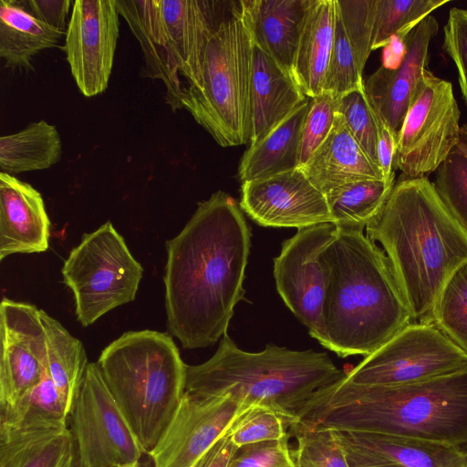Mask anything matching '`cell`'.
Listing matches in <instances>:
<instances>
[{"mask_svg": "<svg viewBox=\"0 0 467 467\" xmlns=\"http://www.w3.org/2000/svg\"><path fill=\"white\" fill-rule=\"evenodd\" d=\"M250 237L235 200L218 191L166 242L167 326L183 348H206L227 334L234 307L244 298Z\"/></svg>", "mask_w": 467, "mask_h": 467, "instance_id": "1", "label": "cell"}, {"mask_svg": "<svg viewBox=\"0 0 467 467\" xmlns=\"http://www.w3.org/2000/svg\"><path fill=\"white\" fill-rule=\"evenodd\" d=\"M289 430L375 432L467 448V369L400 386L357 385L344 375L318 389Z\"/></svg>", "mask_w": 467, "mask_h": 467, "instance_id": "2", "label": "cell"}, {"mask_svg": "<svg viewBox=\"0 0 467 467\" xmlns=\"http://www.w3.org/2000/svg\"><path fill=\"white\" fill-rule=\"evenodd\" d=\"M366 231L382 245L414 322L433 324L445 285L467 263V230L433 182L402 176Z\"/></svg>", "mask_w": 467, "mask_h": 467, "instance_id": "3", "label": "cell"}, {"mask_svg": "<svg viewBox=\"0 0 467 467\" xmlns=\"http://www.w3.org/2000/svg\"><path fill=\"white\" fill-rule=\"evenodd\" d=\"M321 256L329 272L325 348L366 358L414 322L387 254L363 231L337 226Z\"/></svg>", "mask_w": 467, "mask_h": 467, "instance_id": "4", "label": "cell"}, {"mask_svg": "<svg viewBox=\"0 0 467 467\" xmlns=\"http://www.w3.org/2000/svg\"><path fill=\"white\" fill-rule=\"evenodd\" d=\"M344 375L324 352L291 350L274 344L260 352H247L225 334L211 358L186 366L185 392L228 396L248 408H270L289 429L318 389Z\"/></svg>", "mask_w": 467, "mask_h": 467, "instance_id": "5", "label": "cell"}, {"mask_svg": "<svg viewBox=\"0 0 467 467\" xmlns=\"http://www.w3.org/2000/svg\"><path fill=\"white\" fill-rule=\"evenodd\" d=\"M97 363L147 454L185 392L187 365L175 343L167 333L129 331L106 347Z\"/></svg>", "mask_w": 467, "mask_h": 467, "instance_id": "6", "label": "cell"}, {"mask_svg": "<svg viewBox=\"0 0 467 467\" xmlns=\"http://www.w3.org/2000/svg\"><path fill=\"white\" fill-rule=\"evenodd\" d=\"M253 44L249 0L233 2L208 41L200 86L181 96L182 109L222 147L250 141Z\"/></svg>", "mask_w": 467, "mask_h": 467, "instance_id": "7", "label": "cell"}, {"mask_svg": "<svg viewBox=\"0 0 467 467\" xmlns=\"http://www.w3.org/2000/svg\"><path fill=\"white\" fill-rule=\"evenodd\" d=\"M141 47L146 75L161 79L166 101L182 109L184 89L201 84L208 41L222 19L217 2L196 0H116Z\"/></svg>", "mask_w": 467, "mask_h": 467, "instance_id": "8", "label": "cell"}, {"mask_svg": "<svg viewBox=\"0 0 467 467\" xmlns=\"http://www.w3.org/2000/svg\"><path fill=\"white\" fill-rule=\"evenodd\" d=\"M83 327L135 299L143 268L110 222L85 234L62 267Z\"/></svg>", "mask_w": 467, "mask_h": 467, "instance_id": "9", "label": "cell"}, {"mask_svg": "<svg viewBox=\"0 0 467 467\" xmlns=\"http://www.w3.org/2000/svg\"><path fill=\"white\" fill-rule=\"evenodd\" d=\"M464 369V349L434 324L413 322L345 372V379L363 386H400Z\"/></svg>", "mask_w": 467, "mask_h": 467, "instance_id": "10", "label": "cell"}, {"mask_svg": "<svg viewBox=\"0 0 467 467\" xmlns=\"http://www.w3.org/2000/svg\"><path fill=\"white\" fill-rule=\"evenodd\" d=\"M68 419L78 467H116L145 454L98 363L88 364Z\"/></svg>", "mask_w": 467, "mask_h": 467, "instance_id": "11", "label": "cell"}, {"mask_svg": "<svg viewBox=\"0 0 467 467\" xmlns=\"http://www.w3.org/2000/svg\"><path fill=\"white\" fill-rule=\"evenodd\" d=\"M460 118L451 82L427 69L400 130L394 167L407 178L435 171L459 143Z\"/></svg>", "mask_w": 467, "mask_h": 467, "instance_id": "12", "label": "cell"}, {"mask_svg": "<svg viewBox=\"0 0 467 467\" xmlns=\"http://www.w3.org/2000/svg\"><path fill=\"white\" fill-rule=\"evenodd\" d=\"M337 225L322 223L297 229L274 259L276 289L286 306L321 345L325 341L323 306L328 266L321 253L334 239Z\"/></svg>", "mask_w": 467, "mask_h": 467, "instance_id": "13", "label": "cell"}, {"mask_svg": "<svg viewBox=\"0 0 467 467\" xmlns=\"http://www.w3.org/2000/svg\"><path fill=\"white\" fill-rule=\"evenodd\" d=\"M0 335V414H5L39 382L47 366V337L40 309L3 298Z\"/></svg>", "mask_w": 467, "mask_h": 467, "instance_id": "14", "label": "cell"}, {"mask_svg": "<svg viewBox=\"0 0 467 467\" xmlns=\"http://www.w3.org/2000/svg\"><path fill=\"white\" fill-rule=\"evenodd\" d=\"M250 408L228 396L184 392L170 423L147 455L153 467H192Z\"/></svg>", "mask_w": 467, "mask_h": 467, "instance_id": "15", "label": "cell"}, {"mask_svg": "<svg viewBox=\"0 0 467 467\" xmlns=\"http://www.w3.org/2000/svg\"><path fill=\"white\" fill-rule=\"evenodd\" d=\"M116 0H76L66 30L65 52L72 77L88 98L105 91L119 38Z\"/></svg>", "mask_w": 467, "mask_h": 467, "instance_id": "16", "label": "cell"}, {"mask_svg": "<svg viewBox=\"0 0 467 467\" xmlns=\"http://www.w3.org/2000/svg\"><path fill=\"white\" fill-rule=\"evenodd\" d=\"M240 207L267 227L300 229L334 223L326 195L300 168L242 182Z\"/></svg>", "mask_w": 467, "mask_h": 467, "instance_id": "17", "label": "cell"}, {"mask_svg": "<svg viewBox=\"0 0 467 467\" xmlns=\"http://www.w3.org/2000/svg\"><path fill=\"white\" fill-rule=\"evenodd\" d=\"M438 31L433 16L422 19L403 38L404 53L399 63L391 67L381 65L364 81L373 109L397 138L420 89L428 69L431 42Z\"/></svg>", "mask_w": 467, "mask_h": 467, "instance_id": "18", "label": "cell"}, {"mask_svg": "<svg viewBox=\"0 0 467 467\" xmlns=\"http://www.w3.org/2000/svg\"><path fill=\"white\" fill-rule=\"evenodd\" d=\"M50 221L43 198L30 184L0 172V260L45 252Z\"/></svg>", "mask_w": 467, "mask_h": 467, "instance_id": "19", "label": "cell"}, {"mask_svg": "<svg viewBox=\"0 0 467 467\" xmlns=\"http://www.w3.org/2000/svg\"><path fill=\"white\" fill-rule=\"evenodd\" d=\"M336 432L348 462H385L401 467H467V448L383 433Z\"/></svg>", "mask_w": 467, "mask_h": 467, "instance_id": "20", "label": "cell"}, {"mask_svg": "<svg viewBox=\"0 0 467 467\" xmlns=\"http://www.w3.org/2000/svg\"><path fill=\"white\" fill-rule=\"evenodd\" d=\"M0 467H78L67 422L0 423Z\"/></svg>", "mask_w": 467, "mask_h": 467, "instance_id": "21", "label": "cell"}, {"mask_svg": "<svg viewBox=\"0 0 467 467\" xmlns=\"http://www.w3.org/2000/svg\"><path fill=\"white\" fill-rule=\"evenodd\" d=\"M300 169L324 194L351 182L385 179L337 111L330 132Z\"/></svg>", "mask_w": 467, "mask_h": 467, "instance_id": "22", "label": "cell"}, {"mask_svg": "<svg viewBox=\"0 0 467 467\" xmlns=\"http://www.w3.org/2000/svg\"><path fill=\"white\" fill-rule=\"evenodd\" d=\"M306 99L292 76L254 41L250 144L265 136Z\"/></svg>", "mask_w": 467, "mask_h": 467, "instance_id": "23", "label": "cell"}, {"mask_svg": "<svg viewBox=\"0 0 467 467\" xmlns=\"http://www.w3.org/2000/svg\"><path fill=\"white\" fill-rule=\"evenodd\" d=\"M313 0H249L254 41L293 78L303 25Z\"/></svg>", "mask_w": 467, "mask_h": 467, "instance_id": "24", "label": "cell"}, {"mask_svg": "<svg viewBox=\"0 0 467 467\" xmlns=\"http://www.w3.org/2000/svg\"><path fill=\"white\" fill-rule=\"evenodd\" d=\"M336 0H313L301 31L293 78L307 98L323 92L333 47Z\"/></svg>", "mask_w": 467, "mask_h": 467, "instance_id": "25", "label": "cell"}, {"mask_svg": "<svg viewBox=\"0 0 467 467\" xmlns=\"http://www.w3.org/2000/svg\"><path fill=\"white\" fill-rule=\"evenodd\" d=\"M309 104L307 98L265 136L250 144L239 165L242 182L299 168L301 134Z\"/></svg>", "mask_w": 467, "mask_h": 467, "instance_id": "26", "label": "cell"}, {"mask_svg": "<svg viewBox=\"0 0 467 467\" xmlns=\"http://www.w3.org/2000/svg\"><path fill=\"white\" fill-rule=\"evenodd\" d=\"M13 0H0V57L6 67L31 68L38 52L57 46L62 35Z\"/></svg>", "mask_w": 467, "mask_h": 467, "instance_id": "27", "label": "cell"}, {"mask_svg": "<svg viewBox=\"0 0 467 467\" xmlns=\"http://www.w3.org/2000/svg\"><path fill=\"white\" fill-rule=\"evenodd\" d=\"M62 146L57 128L41 119L0 138L1 172L10 175L46 170L59 161Z\"/></svg>", "mask_w": 467, "mask_h": 467, "instance_id": "28", "label": "cell"}, {"mask_svg": "<svg viewBox=\"0 0 467 467\" xmlns=\"http://www.w3.org/2000/svg\"><path fill=\"white\" fill-rule=\"evenodd\" d=\"M47 346V369L68 414L88 364L84 347L58 321L40 310Z\"/></svg>", "mask_w": 467, "mask_h": 467, "instance_id": "29", "label": "cell"}, {"mask_svg": "<svg viewBox=\"0 0 467 467\" xmlns=\"http://www.w3.org/2000/svg\"><path fill=\"white\" fill-rule=\"evenodd\" d=\"M395 175L337 187L326 198L337 227L363 231L380 213L395 185Z\"/></svg>", "mask_w": 467, "mask_h": 467, "instance_id": "30", "label": "cell"}, {"mask_svg": "<svg viewBox=\"0 0 467 467\" xmlns=\"http://www.w3.org/2000/svg\"><path fill=\"white\" fill-rule=\"evenodd\" d=\"M448 0H376L372 51L403 39L422 19Z\"/></svg>", "mask_w": 467, "mask_h": 467, "instance_id": "31", "label": "cell"}, {"mask_svg": "<svg viewBox=\"0 0 467 467\" xmlns=\"http://www.w3.org/2000/svg\"><path fill=\"white\" fill-rule=\"evenodd\" d=\"M433 324L467 352V263L445 285L435 307Z\"/></svg>", "mask_w": 467, "mask_h": 467, "instance_id": "32", "label": "cell"}, {"mask_svg": "<svg viewBox=\"0 0 467 467\" xmlns=\"http://www.w3.org/2000/svg\"><path fill=\"white\" fill-rule=\"evenodd\" d=\"M362 74L336 6L334 43L323 91L331 94L337 99L353 90L365 87Z\"/></svg>", "mask_w": 467, "mask_h": 467, "instance_id": "33", "label": "cell"}, {"mask_svg": "<svg viewBox=\"0 0 467 467\" xmlns=\"http://www.w3.org/2000/svg\"><path fill=\"white\" fill-rule=\"evenodd\" d=\"M337 111L344 117L349 131L369 159L379 167V117L368 101L365 87L337 99Z\"/></svg>", "mask_w": 467, "mask_h": 467, "instance_id": "34", "label": "cell"}, {"mask_svg": "<svg viewBox=\"0 0 467 467\" xmlns=\"http://www.w3.org/2000/svg\"><path fill=\"white\" fill-rule=\"evenodd\" d=\"M344 30L363 73L372 51L376 0H336Z\"/></svg>", "mask_w": 467, "mask_h": 467, "instance_id": "35", "label": "cell"}, {"mask_svg": "<svg viewBox=\"0 0 467 467\" xmlns=\"http://www.w3.org/2000/svg\"><path fill=\"white\" fill-rule=\"evenodd\" d=\"M433 184L447 209L467 230V156L457 147L436 170Z\"/></svg>", "mask_w": 467, "mask_h": 467, "instance_id": "36", "label": "cell"}, {"mask_svg": "<svg viewBox=\"0 0 467 467\" xmlns=\"http://www.w3.org/2000/svg\"><path fill=\"white\" fill-rule=\"evenodd\" d=\"M292 449L296 467H350L346 452L332 430L298 432Z\"/></svg>", "mask_w": 467, "mask_h": 467, "instance_id": "37", "label": "cell"}, {"mask_svg": "<svg viewBox=\"0 0 467 467\" xmlns=\"http://www.w3.org/2000/svg\"><path fill=\"white\" fill-rule=\"evenodd\" d=\"M286 429L284 420L275 410L257 405L237 418L227 434L241 449L249 444L283 440L289 436Z\"/></svg>", "mask_w": 467, "mask_h": 467, "instance_id": "38", "label": "cell"}, {"mask_svg": "<svg viewBox=\"0 0 467 467\" xmlns=\"http://www.w3.org/2000/svg\"><path fill=\"white\" fill-rule=\"evenodd\" d=\"M337 100L331 94L324 91L310 98L301 134L299 168L307 161L330 132L337 112Z\"/></svg>", "mask_w": 467, "mask_h": 467, "instance_id": "39", "label": "cell"}, {"mask_svg": "<svg viewBox=\"0 0 467 467\" xmlns=\"http://www.w3.org/2000/svg\"><path fill=\"white\" fill-rule=\"evenodd\" d=\"M443 49L453 61L467 104V8L452 7L443 27Z\"/></svg>", "mask_w": 467, "mask_h": 467, "instance_id": "40", "label": "cell"}, {"mask_svg": "<svg viewBox=\"0 0 467 467\" xmlns=\"http://www.w3.org/2000/svg\"><path fill=\"white\" fill-rule=\"evenodd\" d=\"M289 436L239 449L229 467H295Z\"/></svg>", "mask_w": 467, "mask_h": 467, "instance_id": "41", "label": "cell"}, {"mask_svg": "<svg viewBox=\"0 0 467 467\" xmlns=\"http://www.w3.org/2000/svg\"><path fill=\"white\" fill-rule=\"evenodd\" d=\"M30 13L50 26L66 33L69 0H29Z\"/></svg>", "mask_w": 467, "mask_h": 467, "instance_id": "42", "label": "cell"}, {"mask_svg": "<svg viewBox=\"0 0 467 467\" xmlns=\"http://www.w3.org/2000/svg\"><path fill=\"white\" fill-rule=\"evenodd\" d=\"M239 451L228 434L220 438L192 467H229Z\"/></svg>", "mask_w": 467, "mask_h": 467, "instance_id": "43", "label": "cell"}, {"mask_svg": "<svg viewBox=\"0 0 467 467\" xmlns=\"http://www.w3.org/2000/svg\"><path fill=\"white\" fill-rule=\"evenodd\" d=\"M398 138L390 131L385 123L379 118V165L385 179L395 175L394 159Z\"/></svg>", "mask_w": 467, "mask_h": 467, "instance_id": "44", "label": "cell"}, {"mask_svg": "<svg viewBox=\"0 0 467 467\" xmlns=\"http://www.w3.org/2000/svg\"><path fill=\"white\" fill-rule=\"evenodd\" d=\"M350 467H401L399 464L385 462H348Z\"/></svg>", "mask_w": 467, "mask_h": 467, "instance_id": "45", "label": "cell"}, {"mask_svg": "<svg viewBox=\"0 0 467 467\" xmlns=\"http://www.w3.org/2000/svg\"><path fill=\"white\" fill-rule=\"evenodd\" d=\"M457 149H459L464 155L467 156V122L461 127L460 139Z\"/></svg>", "mask_w": 467, "mask_h": 467, "instance_id": "46", "label": "cell"}, {"mask_svg": "<svg viewBox=\"0 0 467 467\" xmlns=\"http://www.w3.org/2000/svg\"><path fill=\"white\" fill-rule=\"evenodd\" d=\"M116 467H140V462L132 463V464H127V465H120Z\"/></svg>", "mask_w": 467, "mask_h": 467, "instance_id": "47", "label": "cell"}, {"mask_svg": "<svg viewBox=\"0 0 467 467\" xmlns=\"http://www.w3.org/2000/svg\"><path fill=\"white\" fill-rule=\"evenodd\" d=\"M296 467V466H295Z\"/></svg>", "mask_w": 467, "mask_h": 467, "instance_id": "48", "label": "cell"}]
</instances>
